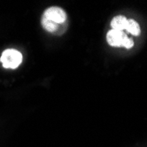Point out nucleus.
<instances>
[{
	"label": "nucleus",
	"instance_id": "obj_2",
	"mask_svg": "<svg viewBox=\"0 0 147 147\" xmlns=\"http://www.w3.org/2000/svg\"><path fill=\"white\" fill-rule=\"evenodd\" d=\"M22 54L13 49H5L1 55L0 61L5 68L16 69L22 62Z\"/></svg>",
	"mask_w": 147,
	"mask_h": 147
},
{
	"label": "nucleus",
	"instance_id": "obj_1",
	"mask_svg": "<svg viewBox=\"0 0 147 147\" xmlns=\"http://www.w3.org/2000/svg\"><path fill=\"white\" fill-rule=\"evenodd\" d=\"M107 42L112 47H124L131 49L134 46V42L123 31L111 29L107 34Z\"/></svg>",
	"mask_w": 147,
	"mask_h": 147
},
{
	"label": "nucleus",
	"instance_id": "obj_6",
	"mask_svg": "<svg viewBox=\"0 0 147 147\" xmlns=\"http://www.w3.org/2000/svg\"><path fill=\"white\" fill-rule=\"evenodd\" d=\"M126 30L134 36H138L141 33L139 24L135 20H132V19L128 20V25H127Z\"/></svg>",
	"mask_w": 147,
	"mask_h": 147
},
{
	"label": "nucleus",
	"instance_id": "obj_3",
	"mask_svg": "<svg viewBox=\"0 0 147 147\" xmlns=\"http://www.w3.org/2000/svg\"><path fill=\"white\" fill-rule=\"evenodd\" d=\"M42 16L59 25L65 23L66 18H67V15H66V12L64 11V10L57 6H52L48 8L44 11Z\"/></svg>",
	"mask_w": 147,
	"mask_h": 147
},
{
	"label": "nucleus",
	"instance_id": "obj_5",
	"mask_svg": "<svg viewBox=\"0 0 147 147\" xmlns=\"http://www.w3.org/2000/svg\"><path fill=\"white\" fill-rule=\"evenodd\" d=\"M61 25H63V24H61ZM61 25L53 22V21L46 19L43 16L42 17V28L45 30H47L48 32H49V33H56V32H57L60 29V26Z\"/></svg>",
	"mask_w": 147,
	"mask_h": 147
},
{
	"label": "nucleus",
	"instance_id": "obj_4",
	"mask_svg": "<svg viewBox=\"0 0 147 147\" xmlns=\"http://www.w3.org/2000/svg\"><path fill=\"white\" fill-rule=\"evenodd\" d=\"M110 25H111L112 29H114V30H117V31L126 30L127 25H128V19L123 15L115 16L111 20Z\"/></svg>",
	"mask_w": 147,
	"mask_h": 147
}]
</instances>
